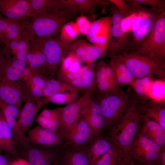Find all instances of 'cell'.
Listing matches in <instances>:
<instances>
[{"label":"cell","instance_id":"6da1fadb","mask_svg":"<svg viewBox=\"0 0 165 165\" xmlns=\"http://www.w3.org/2000/svg\"><path fill=\"white\" fill-rule=\"evenodd\" d=\"M142 115L140 108L134 100L125 113L110 128L109 138L120 153L124 165H134L130 150Z\"/></svg>","mask_w":165,"mask_h":165},{"label":"cell","instance_id":"7a4b0ae2","mask_svg":"<svg viewBox=\"0 0 165 165\" xmlns=\"http://www.w3.org/2000/svg\"><path fill=\"white\" fill-rule=\"evenodd\" d=\"M72 15L59 9L45 11L30 17L26 29L32 40L41 41L57 35Z\"/></svg>","mask_w":165,"mask_h":165},{"label":"cell","instance_id":"3957f363","mask_svg":"<svg viewBox=\"0 0 165 165\" xmlns=\"http://www.w3.org/2000/svg\"><path fill=\"white\" fill-rule=\"evenodd\" d=\"M131 53L165 64V10L154 17L149 34L137 50Z\"/></svg>","mask_w":165,"mask_h":165},{"label":"cell","instance_id":"277c9868","mask_svg":"<svg viewBox=\"0 0 165 165\" xmlns=\"http://www.w3.org/2000/svg\"><path fill=\"white\" fill-rule=\"evenodd\" d=\"M95 101L98 104L104 119L105 128H110L123 115L134 101L130 91L121 89L99 94Z\"/></svg>","mask_w":165,"mask_h":165},{"label":"cell","instance_id":"5b68a950","mask_svg":"<svg viewBox=\"0 0 165 165\" xmlns=\"http://www.w3.org/2000/svg\"><path fill=\"white\" fill-rule=\"evenodd\" d=\"M111 57L122 61L135 79L151 76L154 75L162 80L165 79L164 64L134 53H124Z\"/></svg>","mask_w":165,"mask_h":165},{"label":"cell","instance_id":"8992f818","mask_svg":"<svg viewBox=\"0 0 165 165\" xmlns=\"http://www.w3.org/2000/svg\"><path fill=\"white\" fill-rule=\"evenodd\" d=\"M57 35L40 41L46 59L45 74L48 78L55 75L63 60L71 52L74 42L64 41Z\"/></svg>","mask_w":165,"mask_h":165},{"label":"cell","instance_id":"52a82bcc","mask_svg":"<svg viewBox=\"0 0 165 165\" xmlns=\"http://www.w3.org/2000/svg\"><path fill=\"white\" fill-rule=\"evenodd\" d=\"M163 148L137 133L130 150L134 165H158Z\"/></svg>","mask_w":165,"mask_h":165},{"label":"cell","instance_id":"ba28073f","mask_svg":"<svg viewBox=\"0 0 165 165\" xmlns=\"http://www.w3.org/2000/svg\"><path fill=\"white\" fill-rule=\"evenodd\" d=\"M113 5L110 34L113 39L110 42L105 53L109 57L118 55L120 53V54L128 53L127 51L129 49L130 50L131 45L129 35L123 28V22L125 19L119 13L116 6Z\"/></svg>","mask_w":165,"mask_h":165},{"label":"cell","instance_id":"9c48e42d","mask_svg":"<svg viewBox=\"0 0 165 165\" xmlns=\"http://www.w3.org/2000/svg\"><path fill=\"white\" fill-rule=\"evenodd\" d=\"M0 100L20 108L24 101H35L24 81L11 82L1 79Z\"/></svg>","mask_w":165,"mask_h":165},{"label":"cell","instance_id":"30bf717a","mask_svg":"<svg viewBox=\"0 0 165 165\" xmlns=\"http://www.w3.org/2000/svg\"><path fill=\"white\" fill-rule=\"evenodd\" d=\"M60 134L65 145L73 148H84L94 137L90 126L81 117L72 126Z\"/></svg>","mask_w":165,"mask_h":165},{"label":"cell","instance_id":"8fae6325","mask_svg":"<svg viewBox=\"0 0 165 165\" xmlns=\"http://www.w3.org/2000/svg\"><path fill=\"white\" fill-rule=\"evenodd\" d=\"M94 92L92 90L86 91L75 101L62 107L60 134L72 126L80 117L82 109L92 98Z\"/></svg>","mask_w":165,"mask_h":165},{"label":"cell","instance_id":"7c38bea8","mask_svg":"<svg viewBox=\"0 0 165 165\" xmlns=\"http://www.w3.org/2000/svg\"><path fill=\"white\" fill-rule=\"evenodd\" d=\"M22 153L31 165H53L60 152L55 147H45L30 145L22 149Z\"/></svg>","mask_w":165,"mask_h":165},{"label":"cell","instance_id":"4fadbf2b","mask_svg":"<svg viewBox=\"0 0 165 165\" xmlns=\"http://www.w3.org/2000/svg\"><path fill=\"white\" fill-rule=\"evenodd\" d=\"M109 44H91L85 40H79L74 42L69 53L75 57L80 62L91 65L105 54Z\"/></svg>","mask_w":165,"mask_h":165},{"label":"cell","instance_id":"5bb4252c","mask_svg":"<svg viewBox=\"0 0 165 165\" xmlns=\"http://www.w3.org/2000/svg\"><path fill=\"white\" fill-rule=\"evenodd\" d=\"M95 90L99 94H103L121 89L116 83L112 70L109 64L101 58L95 68Z\"/></svg>","mask_w":165,"mask_h":165},{"label":"cell","instance_id":"9a60e30c","mask_svg":"<svg viewBox=\"0 0 165 165\" xmlns=\"http://www.w3.org/2000/svg\"><path fill=\"white\" fill-rule=\"evenodd\" d=\"M27 135L31 145L45 147L66 146L59 133L38 125L29 129Z\"/></svg>","mask_w":165,"mask_h":165},{"label":"cell","instance_id":"2e32d148","mask_svg":"<svg viewBox=\"0 0 165 165\" xmlns=\"http://www.w3.org/2000/svg\"><path fill=\"white\" fill-rule=\"evenodd\" d=\"M4 55L0 67V79L11 82L20 79L22 72L26 67V63L15 57L3 50Z\"/></svg>","mask_w":165,"mask_h":165},{"label":"cell","instance_id":"e0dca14e","mask_svg":"<svg viewBox=\"0 0 165 165\" xmlns=\"http://www.w3.org/2000/svg\"><path fill=\"white\" fill-rule=\"evenodd\" d=\"M91 128L94 137L101 134L105 128L104 118L98 104L92 98L86 104L81 112V117Z\"/></svg>","mask_w":165,"mask_h":165},{"label":"cell","instance_id":"ac0fdd59","mask_svg":"<svg viewBox=\"0 0 165 165\" xmlns=\"http://www.w3.org/2000/svg\"><path fill=\"white\" fill-rule=\"evenodd\" d=\"M29 0H0V13L10 19L26 20Z\"/></svg>","mask_w":165,"mask_h":165},{"label":"cell","instance_id":"d6986e66","mask_svg":"<svg viewBox=\"0 0 165 165\" xmlns=\"http://www.w3.org/2000/svg\"><path fill=\"white\" fill-rule=\"evenodd\" d=\"M100 134L94 137L83 148L90 165L108 152L114 145L109 138L103 137Z\"/></svg>","mask_w":165,"mask_h":165},{"label":"cell","instance_id":"ffe728a7","mask_svg":"<svg viewBox=\"0 0 165 165\" xmlns=\"http://www.w3.org/2000/svg\"><path fill=\"white\" fill-rule=\"evenodd\" d=\"M44 104L40 99L37 101H25L17 120L19 126L24 134L29 130L38 111Z\"/></svg>","mask_w":165,"mask_h":165},{"label":"cell","instance_id":"44dd1931","mask_svg":"<svg viewBox=\"0 0 165 165\" xmlns=\"http://www.w3.org/2000/svg\"><path fill=\"white\" fill-rule=\"evenodd\" d=\"M13 156L18 155L11 128L0 109V152Z\"/></svg>","mask_w":165,"mask_h":165},{"label":"cell","instance_id":"7402d4cb","mask_svg":"<svg viewBox=\"0 0 165 165\" xmlns=\"http://www.w3.org/2000/svg\"><path fill=\"white\" fill-rule=\"evenodd\" d=\"M143 125L139 133L143 136L164 148L165 130L157 123L142 115Z\"/></svg>","mask_w":165,"mask_h":165},{"label":"cell","instance_id":"603a6c76","mask_svg":"<svg viewBox=\"0 0 165 165\" xmlns=\"http://www.w3.org/2000/svg\"><path fill=\"white\" fill-rule=\"evenodd\" d=\"M45 57L41 42L31 40L27 55V65L35 72L45 75Z\"/></svg>","mask_w":165,"mask_h":165},{"label":"cell","instance_id":"cb8c5ba5","mask_svg":"<svg viewBox=\"0 0 165 165\" xmlns=\"http://www.w3.org/2000/svg\"><path fill=\"white\" fill-rule=\"evenodd\" d=\"M139 16L137 17L138 23L135 24L137 26H133V39L130 48L132 50L130 53L136 51L141 45L149 34L152 25L153 19L152 20L150 15Z\"/></svg>","mask_w":165,"mask_h":165},{"label":"cell","instance_id":"d4e9b609","mask_svg":"<svg viewBox=\"0 0 165 165\" xmlns=\"http://www.w3.org/2000/svg\"><path fill=\"white\" fill-rule=\"evenodd\" d=\"M63 151L57 159L60 165H90L83 148H71Z\"/></svg>","mask_w":165,"mask_h":165},{"label":"cell","instance_id":"484cf974","mask_svg":"<svg viewBox=\"0 0 165 165\" xmlns=\"http://www.w3.org/2000/svg\"><path fill=\"white\" fill-rule=\"evenodd\" d=\"M104 20H97L91 24L88 37L90 41L94 44L104 45L109 42L108 32L110 24L108 21Z\"/></svg>","mask_w":165,"mask_h":165},{"label":"cell","instance_id":"4316f807","mask_svg":"<svg viewBox=\"0 0 165 165\" xmlns=\"http://www.w3.org/2000/svg\"><path fill=\"white\" fill-rule=\"evenodd\" d=\"M29 9L27 15L28 18L52 9H59L67 12L65 0H29Z\"/></svg>","mask_w":165,"mask_h":165},{"label":"cell","instance_id":"83f0119b","mask_svg":"<svg viewBox=\"0 0 165 165\" xmlns=\"http://www.w3.org/2000/svg\"><path fill=\"white\" fill-rule=\"evenodd\" d=\"M109 63L113 72L116 81L120 86L130 85L135 79L124 63L114 57H110Z\"/></svg>","mask_w":165,"mask_h":165},{"label":"cell","instance_id":"f1b7e54d","mask_svg":"<svg viewBox=\"0 0 165 165\" xmlns=\"http://www.w3.org/2000/svg\"><path fill=\"white\" fill-rule=\"evenodd\" d=\"M91 65L80 75L67 83L79 92L83 90H85V92L90 90L94 91L96 84L95 68Z\"/></svg>","mask_w":165,"mask_h":165},{"label":"cell","instance_id":"f546056e","mask_svg":"<svg viewBox=\"0 0 165 165\" xmlns=\"http://www.w3.org/2000/svg\"><path fill=\"white\" fill-rule=\"evenodd\" d=\"M141 113L160 125L165 130V104L163 101L151 102L140 108Z\"/></svg>","mask_w":165,"mask_h":165},{"label":"cell","instance_id":"4dcf8cb0","mask_svg":"<svg viewBox=\"0 0 165 165\" xmlns=\"http://www.w3.org/2000/svg\"><path fill=\"white\" fill-rule=\"evenodd\" d=\"M31 37L25 30L17 37L9 41L4 46L5 50L12 53L14 56L21 53H28Z\"/></svg>","mask_w":165,"mask_h":165},{"label":"cell","instance_id":"1f68e13d","mask_svg":"<svg viewBox=\"0 0 165 165\" xmlns=\"http://www.w3.org/2000/svg\"><path fill=\"white\" fill-rule=\"evenodd\" d=\"M79 91L67 82L61 80L49 78L43 90V98H47L55 94L65 92Z\"/></svg>","mask_w":165,"mask_h":165},{"label":"cell","instance_id":"d6a6232c","mask_svg":"<svg viewBox=\"0 0 165 165\" xmlns=\"http://www.w3.org/2000/svg\"><path fill=\"white\" fill-rule=\"evenodd\" d=\"M8 19L9 24L4 36V45L22 33L25 30L26 24L28 21L27 20H20Z\"/></svg>","mask_w":165,"mask_h":165},{"label":"cell","instance_id":"836d02e7","mask_svg":"<svg viewBox=\"0 0 165 165\" xmlns=\"http://www.w3.org/2000/svg\"><path fill=\"white\" fill-rule=\"evenodd\" d=\"M93 165H124V164L123 159L120 153L114 145L108 152L102 156Z\"/></svg>","mask_w":165,"mask_h":165},{"label":"cell","instance_id":"e575fe53","mask_svg":"<svg viewBox=\"0 0 165 165\" xmlns=\"http://www.w3.org/2000/svg\"><path fill=\"white\" fill-rule=\"evenodd\" d=\"M104 0H75L78 12L93 15L96 8L98 6H106L108 2Z\"/></svg>","mask_w":165,"mask_h":165},{"label":"cell","instance_id":"d590c367","mask_svg":"<svg viewBox=\"0 0 165 165\" xmlns=\"http://www.w3.org/2000/svg\"><path fill=\"white\" fill-rule=\"evenodd\" d=\"M78 91L65 92L58 93L47 98H43L46 103L49 102L57 104H68L78 98Z\"/></svg>","mask_w":165,"mask_h":165},{"label":"cell","instance_id":"8d00e7d4","mask_svg":"<svg viewBox=\"0 0 165 165\" xmlns=\"http://www.w3.org/2000/svg\"><path fill=\"white\" fill-rule=\"evenodd\" d=\"M131 7L145 5L151 6L158 13L165 10V1L164 0H125Z\"/></svg>","mask_w":165,"mask_h":165},{"label":"cell","instance_id":"74e56055","mask_svg":"<svg viewBox=\"0 0 165 165\" xmlns=\"http://www.w3.org/2000/svg\"><path fill=\"white\" fill-rule=\"evenodd\" d=\"M60 32L61 38L67 42H72L79 33L76 24L75 26L73 23L65 24Z\"/></svg>","mask_w":165,"mask_h":165},{"label":"cell","instance_id":"f35d334b","mask_svg":"<svg viewBox=\"0 0 165 165\" xmlns=\"http://www.w3.org/2000/svg\"><path fill=\"white\" fill-rule=\"evenodd\" d=\"M109 2L116 6L119 13L125 19L136 13L135 9L127 4L125 0H109Z\"/></svg>","mask_w":165,"mask_h":165},{"label":"cell","instance_id":"ab89813d","mask_svg":"<svg viewBox=\"0 0 165 165\" xmlns=\"http://www.w3.org/2000/svg\"><path fill=\"white\" fill-rule=\"evenodd\" d=\"M35 121L38 125L43 127L59 133L60 125L55 121L45 117L40 114L37 116Z\"/></svg>","mask_w":165,"mask_h":165},{"label":"cell","instance_id":"60d3db41","mask_svg":"<svg viewBox=\"0 0 165 165\" xmlns=\"http://www.w3.org/2000/svg\"><path fill=\"white\" fill-rule=\"evenodd\" d=\"M61 109L62 107L53 109H45L41 112L40 114L45 117L57 123L60 126Z\"/></svg>","mask_w":165,"mask_h":165},{"label":"cell","instance_id":"b9f144b4","mask_svg":"<svg viewBox=\"0 0 165 165\" xmlns=\"http://www.w3.org/2000/svg\"><path fill=\"white\" fill-rule=\"evenodd\" d=\"M49 79L42 74L35 72L29 80L25 82H29L43 90Z\"/></svg>","mask_w":165,"mask_h":165},{"label":"cell","instance_id":"7bdbcfd3","mask_svg":"<svg viewBox=\"0 0 165 165\" xmlns=\"http://www.w3.org/2000/svg\"><path fill=\"white\" fill-rule=\"evenodd\" d=\"M76 24L79 33L87 35L90 30L91 23L86 18L84 17L79 18Z\"/></svg>","mask_w":165,"mask_h":165},{"label":"cell","instance_id":"ee69618b","mask_svg":"<svg viewBox=\"0 0 165 165\" xmlns=\"http://www.w3.org/2000/svg\"><path fill=\"white\" fill-rule=\"evenodd\" d=\"M25 82L35 101H38L42 97V90L29 82Z\"/></svg>","mask_w":165,"mask_h":165},{"label":"cell","instance_id":"f6af8a7d","mask_svg":"<svg viewBox=\"0 0 165 165\" xmlns=\"http://www.w3.org/2000/svg\"><path fill=\"white\" fill-rule=\"evenodd\" d=\"M9 24L8 19L2 16L0 18V43L3 45L4 36Z\"/></svg>","mask_w":165,"mask_h":165},{"label":"cell","instance_id":"bcb514c9","mask_svg":"<svg viewBox=\"0 0 165 165\" xmlns=\"http://www.w3.org/2000/svg\"><path fill=\"white\" fill-rule=\"evenodd\" d=\"M35 72L29 66L26 67L22 72L20 79H22L23 81L24 82L28 81L31 78Z\"/></svg>","mask_w":165,"mask_h":165},{"label":"cell","instance_id":"7dc6e473","mask_svg":"<svg viewBox=\"0 0 165 165\" xmlns=\"http://www.w3.org/2000/svg\"><path fill=\"white\" fill-rule=\"evenodd\" d=\"M9 165H31L25 159H19L13 161H10Z\"/></svg>","mask_w":165,"mask_h":165},{"label":"cell","instance_id":"c3c4849f","mask_svg":"<svg viewBox=\"0 0 165 165\" xmlns=\"http://www.w3.org/2000/svg\"><path fill=\"white\" fill-rule=\"evenodd\" d=\"M10 162L6 156L0 154V165H9Z\"/></svg>","mask_w":165,"mask_h":165},{"label":"cell","instance_id":"681fc988","mask_svg":"<svg viewBox=\"0 0 165 165\" xmlns=\"http://www.w3.org/2000/svg\"><path fill=\"white\" fill-rule=\"evenodd\" d=\"M158 165H165V150L163 151L160 159Z\"/></svg>","mask_w":165,"mask_h":165},{"label":"cell","instance_id":"f907efd6","mask_svg":"<svg viewBox=\"0 0 165 165\" xmlns=\"http://www.w3.org/2000/svg\"><path fill=\"white\" fill-rule=\"evenodd\" d=\"M4 45L0 43V67L4 55L3 47Z\"/></svg>","mask_w":165,"mask_h":165},{"label":"cell","instance_id":"816d5d0a","mask_svg":"<svg viewBox=\"0 0 165 165\" xmlns=\"http://www.w3.org/2000/svg\"><path fill=\"white\" fill-rule=\"evenodd\" d=\"M53 165H60L59 163L57 160L54 162Z\"/></svg>","mask_w":165,"mask_h":165},{"label":"cell","instance_id":"f5cc1de1","mask_svg":"<svg viewBox=\"0 0 165 165\" xmlns=\"http://www.w3.org/2000/svg\"><path fill=\"white\" fill-rule=\"evenodd\" d=\"M2 17V16H1V15L0 13V18H1V17Z\"/></svg>","mask_w":165,"mask_h":165},{"label":"cell","instance_id":"db71d44e","mask_svg":"<svg viewBox=\"0 0 165 165\" xmlns=\"http://www.w3.org/2000/svg\"></svg>","mask_w":165,"mask_h":165}]
</instances>
